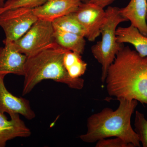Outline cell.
<instances>
[{"label": "cell", "mask_w": 147, "mask_h": 147, "mask_svg": "<svg viewBox=\"0 0 147 147\" xmlns=\"http://www.w3.org/2000/svg\"><path fill=\"white\" fill-rule=\"evenodd\" d=\"M105 82L110 96L147 104V57L124 46L108 69Z\"/></svg>", "instance_id": "obj_1"}, {"label": "cell", "mask_w": 147, "mask_h": 147, "mask_svg": "<svg viewBox=\"0 0 147 147\" xmlns=\"http://www.w3.org/2000/svg\"><path fill=\"white\" fill-rule=\"evenodd\" d=\"M115 111L106 108L90 116L87 120V131L80 136L82 141L94 143L111 137H119L133 147H140L139 137L132 128L131 119L138 105L137 100L120 99Z\"/></svg>", "instance_id": "obj_2"}, {"label": "cell", "mask_w": 147, "mask_h": 147, "mask_svg": "<svg viewBox=\"0 0 147 147\" xmlns=\"http://www.w3.org/2000/svg\"><path fill=\"white\" fill-rule=\"evenodd\" d=\"M67 51L55 43L27 57L24 66L22 95L30 93L38 84L46 79L65 84L74 89H82L84 86V79L71 78L65 67L63 58Z\"/></svg>", "instance_id": "obj_3"}, {"label": "cell", "mask_w": 147, "mask_h": 147, "mask_svg": "<svg viewBox=\"0 0 147 147\" xmlns=\"http://www.w3.org/2000/svg\"><path fill=\"white\" fill-rule=\"evenodd\" d=\"M105 10V20L100 30L102 38L91 47L92 54L101 65L102 82H105L108 69L124 47L123 44L117 40L116 32L118 26L127 21L121 15L119 7L109 6Z\"/></svg>", "instance_id": "obj_4"}, {"label": "cell", "mask_w": 147, "mask_h": 147, "mask_svg": "<svg viewBox=\"0 0 147 147\" xmlns=\"http://www.w3.org/2000/svg\"><path fill=\"white\" fill-rule=\"evenodd\" d=\"M54 32L52 22L38 19L23 36L10 43L28 57L55 45Z\"/></svg>", "instance_id": "obj_5"}, {"label": "cell", "mask_w": 147, "mask_h": 147, "mask_svg": "<svg viewBox=\"0 0 147 147\" xmlns=\"http://www.w3.org/2000/svg\"><path fill=\"white\" fill-rule=\"evenodd\" d=\"M38 20L33 9H12L1 13L0 27L5 36L3 43L13 42L19 39Z\"/></svg>", "instance_id": "obj_6"}, {"label": "cell", "mask_w": 147, "mask_h": 147, "mask_svg": "<svg viewBox=\"0 0 147 147\" xmlns=\"http://www.w3.org/2000/svg\"><path fill=\"white\" fill-rule=\"evenodd\" d=\"M73 13L86 30V38L91 42L94 41L100 34L105 10L95 5L82 3Z\"/></svg>", "instance_id": "obj_7"}, {"label": "cell", "mask_w": 147, "mask_h": 147, "mask_svg": "<svg viewBox=\"0 0 147 147\" xmlns=\"http://www.w3.org/2000/svg\"><path fill=\"white\" fill-rule=\"evenodd\" d=\"M5 74H0V113L9 116L18 114L29 120L36 117L28 99L13 95L9 92L4 83Z\"/></svg>", "instance_id": "obj_8"}, {"label": "cell", "mask_w": 147, "mask_h": 147, "mask_svg": "<svg viewBox=\"0 0 147 147\" xmlns=\"http://www.w3.org/2000/svg\"><path fill=\"white\" fill-rule=\"evenodd\" d=\"M82 3L81 0H48L33 10L38 19L52 22L59 17L75 12Z\"/></svg>", "instance_id": "obj_9"}, {"label": "cell", "mask_w": 147, "mask_h": 147, "mask_svg": "<svg viewBox=\"0 0 147 147\" xmlns=\"http://www.w3.org/2000/svg\"><path fill=\"white\" fill-rule=\"evenodd\" d=\"M8 120L5 114L0 113V147H4L9 140L18 137H30L31 131L18 114L10 116Z\"/></svg>", "instance_id": "obj_10"}, {"label": "cell", "mask_w": 147, "mask_h": 147, "mask_svg": "<svg viewBox=\"0 0 147 147\" xmlns=\"http://www.w3.org/2000/svg\"><path fill=\"white\" fill-rule=\"evenodd\" d=\"M26 59V56L17 51L10 42L5 44L0 47V74L24 76Z\"/></svg>", "instance_id": "obj_11"}, {"label": "cell", "mask_w": 147, "mask_h": 147, "mask_svg": "<svg viewBox=\"0 0 147 147\" xmlns=\"http://www.w3.org/2000/svg\"><path fill=\"white\" fill-rule=\"evenodd\" d=\"M119 11L131 26L147 36V0H130L126 6L120 8Z\"/></svg>", "instance_id": "obj_12"}, {"label": "cell", "mask_w": 147, "mask_h": 147, "mask_svg": "<svg viewBox=\"0 0 147 147\" xmlns=\"http://www.w3.org/2000/svg\"><path fill=\"white\" fill-rule=\"evenodd\" d=\"M117 40L120 43H128L135 47L138 54L142 57H147V36L130 25L127 27H119L116 32Z\"/></svg>", "instance_id": "obj_13"}, {"label": "cell", "mask_w": 147, "mask_h": 147, "mask_svg": "<svg viewBox=\"0 0 147 147\" xmlns=\"http://www.w3.org/2000/svg\"><path fill=\"white\" fill-rule=\"evenodd\" d=\"M54 37L55 42L65 50L81 55L84 53L86 45L84 37L59 30H55Z\"/></svg>", "instance_id": "obj_14"}, {"label": "cell", "mask_w": 147, "mask_h": 147, "mask_svg": "<svg viewBox=\"0 0 147 147\" xmlns=\"http://www.w3.org/2000/svg\"><path fill=\"white\" fill-rule=\"evenodd\" d=\"M63 63L69 75L71 78H80L87 69V64L82 59V55L72 51L65 54Z\"/></svg>", "instance_id": "obj_15"}, {"label": "cell", "mask_w": 147, "mask_h": 147, "mask_svg": "<svg viewBox=\"0 0 147 147\" xmlns=\"http://www.w3.org/2000/svg\"><path fill=\"white\" fill-rule=\"evenodd\" d=\"M52 23L55 30L72 33L86 38V30L73 13L57 18Z\"/></svg>", "instance_id": "obj_16"}, {"label": "cell", "mask_w": 147, "mask_h": 147, "mask_svg": "<svg viewBox=\"0 0 147 147\" xmlns=\"http://www.w3.org/2000/svg\"><path fill=\"white\" fill-rule=\"evenodd\" d=\"M48 0H7L0 7V14L8 9L17 8L34 9L42 5Z\"/></svg>", "instance_id": "obj_17"}, {"label": "cell", "mask_w": 147, "mask_h": 147, "mask_svg": "<svg viewBox=\"0 0 147 147\" xmlns=\"http://www.w3.org/2000/svg\"><path fill=\"white\" fill-rule=\"evenodd\" d=\"M134 125L140 142L143 147H147V120L143 113L136 111Z\"/></svg>", "instance_id": "obj_18"}, {"label": "cell", "mask_w": 147, "mask_h": 147, "mask_svg": "<svg viewBox=\"0 0 147 147\" xmlns=\"http://www.w3.org/2000/svg\"><path fill=\"white\" fill-rule=\"evenodd\" d=\"M96 147H133L119 137L115 139H101L97 141Z\"/></svg>", "instance_id": "obj_19"}, {"label": "cell", "mask_w": 147, "mask_h": 147, "mask_svg": "<svg viewBox=\"0 0 147 147\" xmlns=\"http://www.w3.org/2000/svg\"><path fill=\"white\" fill-rule=\"evenodd\" d=\"M116 0H81L82 3H90L104 9L110 5Z\"/></svg>", "instance_id": "obj_20"}, {"label": "cell", "mask_w": 147, "mask_h": 147, "mask_svg": "<svg viewBox=\"0 0 147 147\" xmlns=\"http://www.w3.org/2000/svg\"><path fill=\"white\" fill-rule=\"evenodd\" d=\"M5 3V0H0V7H2L4 5Z\"/></svg>", "instance_id": "obj_21"}, {"label": "cell", "mask_w": 147, "mask_h": 147, "mask_svg": "<svg viewBox=\"0 0 147 147\" xmlns=\"http://www.w3.org/2000/svg\"><path fill=\"white\" fill-rule=\"evenodd\" d=\"M146 20H147V16H146Z\"/></svg>", "instance_id": "obj_22"}]
</instances>
